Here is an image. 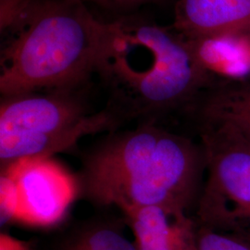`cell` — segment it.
Masks as SVG:
<instances>
[{
    "instance_id": "obj_1",
    "label": "cell",
    "mask_w": 250,
    "mask_h": 250,
    "mask_svg": "<svg viewBox=\"0 0 250 250\" xmlns=\"http://www.w3.org/2000/svg\"><path fill=\"white\" fill-rule=\"evenodd\" d=\"M106 26L83 0H30L1 30L2 97L78 88L97 72Z\"/></svg>"
},
{
    "instance_id": "obj_2",
    "label": "cell",
    "mask_w": 250,
    "mask_h": 250,
    "mask_svg": "<svg viewBox=\"0 0 250 250\" xmlns=\"http://www.w3.org/2000/svg\"><path fill=\"white\" fill-rule=\"evenodd\" d=\"M203 155L187 138L150 124L109 137L83 164L80 188L96 204L188 209L196 196Z\"/></svg>"
},
{
    "instance_id": "obj_3",
    "label": "cell",
    "mask_w": 250,
    "mask_h": 250,
    "mask_svg": "<svg viewBox=\"0 0 250 250\" xmlns=\"http://www.w3.org/2000/svg\"><path fill=\"white\" fill-rule=\"evenodd\" d=\"M97 72L112 88V108L120 114L181 105L205 86L209 75L193 42L137 18L107 22Z\"/></svg>"
},
{
    "instance_id": "obj_4",
    "label": "cell",
    "mask_w": 250,
    "mask_h": 250,
    "mask_svg": "<svg viewBox=\"0 0 250 250\" xmlns=\"http://www.w3.org/2000/svg\"><path fill=\"white\" fill-rule=\"evenodd\" d=\"M74 90L31 92L2 97L1 170L26 159L51 158L88 134L113 128V108L89 112Z\"/></svg>"
},
{
    "instance_id": "obj_5",
    "label": "cell",
    "mask_w": 250,
    "mask_h": 250,
    "mask_svg": "<svg viewBox=\"0 0 250 250\" xmlns=\"http://www.w3.org/2000/svg\"><path fill=\"white\" fill-rule=\"evenodd\" d=\"M207 180L197 215L203 227L250 233V148L203 134Z\"/></svg>"
},
{
    "instance_id": "obj_6",
    "label": "cell",
    "mask_w": 250,
    "mask_h": 250,
    "mask_svg": "<svg viewBox=\"0 0 250 250\" xmlns=\"http://www.w3.org/2000/svg\"><path fill=\"white\" fill-rule=\"evenodd\" d=\"M16 198L15 222L48 227L62 221L80 190L70 171L52 158L26 159L2 169Z\"/></svg>"
},
{
    "instance_id": "obj_7",
    "label": "cell",
    "mask_w": 250,
    "mask_h": 250,
    "mask_svg": "<svg viewBox=\"0 0 250 250\" xmlns=\"http://www.w3.org/2000/svg\"><path fill=\"white\" fill-rule=\"evenodd\" d=\"M173 28L192 41L250 35V0H179Z\"/></svg>"
},
{
    "instance_id": "obj_8",
    "label": "cell",
    "mask_w": 250,
    "mask_h": 250,
    "mask_svg": "<svg viewBox=\"0 0 250 250\" xmlns=\"http://www.w3.org/2000/svg\"><path fill=\"white\" fill-rule=\"evenodd\" d=\"M124 213L137 250H197V230L186 209L149 206Z\"/></svg>"
},
{
    "instance_id": "obj_9",
    "label": "cell",
    "mask_w": 250,
    "mask_h": 250,
    "mask_svg": "<svg viewBox=\"0 0 250 250\" xmlns=\"http://www.w3.org/2000/svg\"><path fill=\"white\" fill-rule=\"evenodd\" d=\"M205 133L250 148V84L225 85L201 107Z\"/></svg>"
},
{
    "instance_id": "obj_10",
    "label": "cell",
    "mask_w": 250,
    "mask_h": 250,
    "mask_svg": "<svg viewBox=\"0 0 250 250\" xmlns=\"http://www.w3.org/2000/svg\"><path fill=\"white\" fill-rule=\"evenodd\" d=\"M59 250H137L124 232L114 225L90 224L63 242Z\"/></svg>"
},
{
    "instance_id": "obj_11",
    "label": "cell",
    "mask_w": 250,
    "mask_h": 250,
    "mask_svg": "<svg viewBox=\"0 0 250 250\" xmlns=\"http://www.w3.org/2000/svg\"><path fill=\"white\" fill-rule=\"evenodd\" d=\"M197 250H250V233H232L202 227L197 231Z\"/></svg>"
},
{
    "instance_id": "obj_12",
    "label": "cell",
    "mask_w": 250,
    "mask_h": 250,
    "mask_svg": "<svg viewBox=\"0 0 250 250\" xmlns=\"http://www.w3.org/2000/svg\"><path fill=\"white\" fill-rule=\"evenodd\" d=\"M0 250H33V247L28 242L20 240L7 233H1Z\"/></svg>"
},
{
    "instance_id": "obj_13",
    "label": "cell",
    "mask_w": 250,
    "mask_h": 250,
    "mask_svg": "<svg viewBox=\"0 0 250 250\" xmlns=\"http://www.w3.org/2000/svg\"><path fill=\"white\" fill-rule=\"evenodd\" d=\"M85 1V0H83ZM92 3H96L107 8H125V7H133L140 4L149 2L152 0H86Z\"/></svg>"
}]
</instances>
